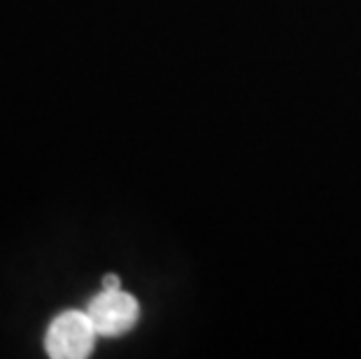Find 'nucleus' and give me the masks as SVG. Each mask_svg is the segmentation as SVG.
<instances>
[{"mask_svg": "<svg viewBox=\"0 0 361 359\" xmlns=\"http://www.w3.org/2000/svg\"><path fill=\"white\" fill-rule=\"evenodd\" d=\"M96 336L98 331L87 310H66L51 320L44 348L51 359H84L94 350Z\"/></svg>", "mask_w": 361, "mask_h": 359, "instance_id": "f257e3e1", "label": "nucleus"}, {"mask_svg": "<svg viewBox=\"0 0 361 359\" xmlns=\"http://www.w3.org/2000/svg\"><path fill=\"white\" fill-rule=\"evenodd\" d=\"M87 312L98 336H105V339H114V336L130 331L140 320V305H137L135 296L124 292L121 287L103 289L101 294H96Z\"/></svg>", "mask_w": 361, "mask_h": 359, "instance_id": "f03ea898", "label": "nucleus"}, {"mask_svg": "<svg viewBox=\"0 0 361 359\" xmlns=\"http://www.w3.org/2000/svg\"><path fill=\"white\" fill-rule=\"evenodd\" d=\"M121 287V282H119V278L117 276H105V280H103V289H119Z\"/></svg>", "mask_w": 361, "mask_h": 359, "instance_id": "7ed1b4c3", "label": "nucleus"}]
</instances>
